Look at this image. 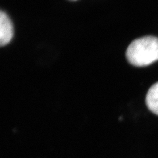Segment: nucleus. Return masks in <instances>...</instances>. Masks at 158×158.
Returning a JSON list of instances; mask_svg holds the SVG:
<instances>
[{"label":"nucleus","instance_id":"obj_1","mask_svg":"<svg viewBox=\"0 0 158 158\" xmlns=\"http://www.w3.org/2000/svg\"><path fill=\"white\" fill-rule=\"evenodd\" d=\"M126 57L136 67H146L158 61V38L144 36L132 41L127 49Z\"/></svg>","mask_w":158,"mask_h":158},{"label":"nucleus","instance_id":"obj_2","mask_svg":"<svg viewBox=\"0 0 158 158\" xmlns=\"http://www.w3.org/2000/svg\"><path fill=\"white\" fill-rule=\"evenodd\" d=\"M13 36V24L7 15L1 11L0 13V44L4 46L9 44Z\"/></svg>","mask_w":158,"mask_h":158},{"label":"nucleus","instance_id":"obj_3","mask_svg":"<svg viewBox=\"0 0 158 158\" xmlns=\"http://www.w3.org/2000/svg\"><path fill=\"white\" fill-rule=\"evenodd\" d=\"M146 103L150 111L158 115V82L153 85L148 91Z\"/></svg>","mask_w":158,"mask_h":158}]
</instances>
